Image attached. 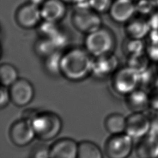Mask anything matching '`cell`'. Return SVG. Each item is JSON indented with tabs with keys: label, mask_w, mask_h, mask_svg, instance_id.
<instances>
[{
	"label": "cell",
	"mask_w": 158,
	"mask_h": 158,
	"mask_svg": "<svg viewBox=\"0 0 158 158\" xmlns=\"http://www.w3.org/2000/svg\"><path fill=\"white\" fill-rule=\"evenodd\" d=\"M138 158H158V136L151 133L139 139L135 146Z\"/></svg>",
	"instance_id": "obj_16"
},
{
	"label": "cell",
	"mask_w": 158,
	"mask_h": 158,
	"mask_svg": "<svg viewBox=\"0 0 158 158\" xmlns=\"http://www.w3.org/2000/svg\"><path fill=\"white\" fill-rule=\"evenodd\" d=\"M108 12L113 21L125 24L136 14L135 1L132 0H114Z\"/></svg>",
	"instance_id": "obj_12"
},
{
	"label": "cell",
	"mask_w": 158,
	"mask_h": 158,
	"mask_svg": "<svg viewBox=\"0 0 158 158\" xmlns=\"http://www.w3.org/2000/svg\"><path fill=\"white\" fill-rule=\"evenodd\" d=\"M150 31L146 17L141 15L134 16L125 25V34L130 38L145 40Z\"/></svg>",
	"instance_id": "obj_15"
},
{
	"label": "cell",
	"mask_w": 158,
	"mask_h": 158,
	"mask_svg": "<svg viewBox=\"0 0 158 158\" xmlns=\"http://www.w3.org/2000/svg\"><path fill=\"white\" fill-rule=\"evenodd\" d=\"M115 45L113 33L102 26L86 35L84 40V48L93 57L112 53Z\"/></svg>",
	"instance_id": "obj_3"
},
{
	"label": "cell",
	"mask_w": 158,
	"mask_h": 158,
	"mask_svg": "<svg viewBox=\"0 0 158 158\" xmlns=\"http://www.w3.org/2000/svg\"><path fill=\"white\" fill-rule=\"evenodd\" d=\"M113 0H89L90 7L99 14L108 12Z\"/></svg>",
	"instance_id": "obj_30"
},
{
	"label": "cell",
	"mask_w": 158,
	"mask_h": 158,
	"mask_svg": "<svg viewBox=\"0 0 158 158\" xmlns=\"http://www.w3.org/2000/svg\"><path fill=\"white\" fill-rule=\"evenodd\" d=\"M132 1H136V0H132Z\"/></svg>",
	"instance_id": "obj_38"
},
{
	"label": "cell",
	"mask_w": 158,
	"mask_h": 158,
	"mask_svg": "<svg viewBox=\"0 0 158 158\" xmlns=\"http://www.w3.org/2000/svg\"><path fill=\"white\" fill-rule=\"evenodd\" d=\"M48 38L51 40L56 49L59 51H61V49L64 48L69 41L67 34L60 28Z\"/></svg>",
	"instance_id": "obj_28"
},
{
	"label": "cell",
	"mask_w": 158,
	"mask_h": 158,
	"mask_svg": "<svg viewBox=\"0 0 158 158\" xmlns=\"http://www.w3.org/2000/svg\"><path fill=\"white\" fill-rule=\"evenodd\" d=\"M40 110L34 107H30L25 109L21 115V118L31 121V120L39 112Z\"/></svg>",
	"instance_id": "obj_33"
},
{
	"label": "cell",
	"mask_w": 158,
	"mask_h": 158,
	"mask_svg": "<svg viewBox=\"0 0 158 158\" xmlns=\"http://www.w3.org/2000/svg\"><path fill=\"white\" fill-rule=\"evenodd\" d=\"M9 135L11 142L19 148L28 146L36 138L30 121L22 118L12 123Z\"/></svg>",
	"instance_id": "obj_8"
},
{
	"label": "cell",
	"mask_w": 158,
	"mask_h": 158,
	"mask_svg": "<svg viewBox=\"0 0 158 158\" xmlns=\"http://www.w3.org/2000/svg\"><path fill=\"white\" fill-rule=\"evenodd\" d=\"M62 54L61 51H57L43 59L44 69L50 75H60V65Z\"/></svg>",
	"instance_id": "obj_23"
},
{
	"label": "cell",
	"mask_w": 158,
	"mask_h": 158,
	"mask_svg": "<svg viewBox=\"0 0 158 158\" xmlns=\"http://www.w3.org/2000/svg\"><path fill=\"white\" fill-rule=\"evenodd\" d=\"M34 51L38 56L44 59L59 50L56 49L49 38L41 37L35 43Z\"/></svg>",
	"instance_id": "obj_24"
},
{
	"label": "cell",
	"mask_w": 158,
	"mask_h": 158,
	"mask_svg": "<svg viewBox=\"0 0 158 158\" xmlns=\"http://www.w3.org/2000/svg\"><path fill=\"white\" fill-rule=\"evenodd\" d=\"M36 27L40 36L44 38L51 37L59 29L57 23L44 20H43V21H41Z\"/></svg>",
	"instance_id": "obj_26"
},
{
	"label": "cell",
	"mask_w": 158,
	"mask_h": 158,
	"mask_svg": "<svg viewBox=\"0 0 158 158\" xmlns=\"http://www.w3.org/2000/svg\"><path fill=\"white\" fill-rule=\"evenodd\" d=\"M46 0H29V2L35 6L40 7V6L44 3Z\"/></svg>",
	"instance_id": "obj_35"
},
{
	"label": "cell",
	"mask_w": 158,
	"mask_h": 158,
	"mask_svg": "<svg viewBox=\"0 0 158 158\" xmlns=\"http://www.w3.org/2000/svg\"><path fill=\"white\" fill-rule=\"evenodd\" d=\"M139 74L125 65L118 67L111 77V85L117 94L127 96L139 87Z\"/></svg>",
	"instance_id": "obj_4"
},
{
	"label": "cell",
	"mask_w": 158,
	"mask_h": 158,
	"mask_svg": "<svg viewBox=\"0 0 158 158\" xmlns=\"http://www.w3.org/2000/svg\"><path fill=\"white\" fill-rule=\"evenodd\" d=\"M118 69V60L113 52L93 57L91 75L98 79L112 77Z\"/></svg>",
	"instance_id": "obj_10"
},
{
	"label": "cell",
	"mask_w": 158,
	"mask_h": 158,
	"mask_svg": "<svg viewBox=\"0 0 158 158\" xmlns=\"http://www.w3.org/2000/svg\"><path fill=\"white\" fill-rule=\"evenodd\" d=\"M17 68L11 64L2 63L0 66V80L1 86L9 88L19 79Z\"/></svg>",
	"instance_id": "obj_20"
},
{
	"label": "cell",
	"mask_w": 158,
	"mask_h": 158,
	"mask_svg": "<svg viewBox=\"0 0 158 158\" xmlns=\"http://www.w3.org/2000/svg\"><path fill=\"white\" fill-rule=\"evenodd\" d=\"M127 117L119 113L108 115L104 122L106 131L110 135H117L125 132Z\"/></svg>",
	"instance_id": "obj_18"
},
{
	"label": "cell",
	"mask_w": 158,
	"mask_h": 158,
	"mask_svg": "<svg viewBox=\"0 0 158 158\" xmlns=\"http://www.w3.org/2000/svg\"><path fill=\"white\" fill-rule=\"evenodd\" d=\"M93 57L85 48H73L62 52L60 71L66 80L78 82L91 75Z\"/></svg>",
	"instance_id": "obj_1"
},
{
	"label": "cell",
	"mask_w": 158,
	"mask_h": 158,
	"mask_svg": "<svg viewBox=\"0 0 158 158\" xmlns=\"http://www.w3.org/2000/svg\"><path fill=\"white\" fill-rule=\"evenodd\" d=\"M151 30H158V7H157L147 17Z\"/></svg>",
	"instance_id": "obj_32"
},
{
	"label": "cell",
	"mask_w": 158,
	"mask_h": 158,
	"mask_svg": "<svg viewBox=\"0 0 158 158\" xmlns=\"http://www.w3.org/2000/svg\"><path fill=\"white\" fill-rule=\"evenodd\" d=\"M42 20L58 23L65 15L66 3L62 0H46L40 6Z\"/></svg>",
	"instance_id": "obj_14"
},
{
	"label": "cell",
	"mask_w": 158,
	"mask_h": 158,
	"mask_svg": "<svg viewBox=\"0 0 158 158\" xmlns=\"http://www.w3.org/2000/svg\"><path fill=\"white\" fill-rule=\"evenodd\" d=\"M153 2H154V4L158 7V0H151Z\"/></svg>",
	"instance_id": "obj_36"
},
{
	"label": "cell",
	"mask_w": 158,
	"mask_h": 158,
	"mask_svg": "<svg viewBox=\"0 0 158 158\" xmlns=\"http://www.w3.org/2000/svg\"><path fill=\"white\" fill-rule=\"evenodd\" d=\"M78 158H103V153L95 143L83 140L78 143Z\"/></svg>",
	"instance_id": "obj_19"
},
{
	"label": "cell",
	"mask_w": 158,
	"mask_h": 158,
	"mask_svg": "<svg viewBox=\"0 0 158 158\" xmlns=\"http://www.w3.org/2000/svg\"><path fill=\"white\" fill-rule=\"evenodd\" d=\"M156 69H157V73H158V63L156 64Z\"/></svg>",
	"instance_id": "obj_37"
},
{
	"label": "cell",
	"mask_w": 158,
	"mask_h": 158,
	"mask_svg": "<svg viewBox=\"0 0 158 158\" xmlns=\"http://www.w3.org/2000/svg\"><path fill=\"white\" fill-rule=\"evenodd\" d=\"M29 158H50L49 146L44 143L36 144L31 149Z\"/></svg>",
	"instance_id": "obj_29"
},
{
	"label": "cell",
	"mask_w": 158,
	"mask_h": 158,
	"mask_svg": "<svg viewBox=\"0 0 158 158\" xmlns=\"http://www.w3.org/2000/svg\"><path fill=\"white\" fill-rule=\"evenodd\" d=\"M30 122L36 138L43 143L56 138L60 133L63 127L60 116L50 110H40Z\"/></svg>",
	"instance_id": "obj_2"
},
{
	"label": "cell",
	"mask_w": 158,
	"mask_h": 158,
	"mask_svg": "<svg viewBox=\"0 0 158 158\" xmlns=\"http://www.w3.org/2000/svg\"><path fill=\"white\" fill-rule=\"evenodd\" d=\"M157 78L158 73L156 66L155 68L152 69V65H151L148 69L139 74V88L149 92V91L153 87Z\"/></svg>",
	"instance_id": "obj_25"
},
{
	"label": "cell",
	"mask_w": 158,
	"mask_h": 158,
	"mask_svg": "<svg viewBox=\"0 0 158 158\" xmlns=\"http://www.w3.org/2000/svg\"><path fill=\"white\" fill-rule=\"evenodd\" d=\"M9 90L11 102L19 107L28 105L33 101L35 94L33 85L25 78H19L9 87Z\"/></svg>",
	"instance_id": "obj_7"
},
{
	"label": "cell",
	"mask_w": 158,
	"mask_h": 158,
	"mask_svg": "<svg viewBox=\"0 0 158 158\" xmlns=\"http://www.w3.org/2000/svg\"><path fill=\"white\" fill-rule=\"evenodd\" d=\"M15 20L18 25L23 28L36 27L42 20L40 7L30 2L22 5L17 10Z\"/></svg>",
	"instance_id": "obj_11"
},
{
	"label": "cell",
	"mask_w": 158,
	"mask_h": 158,
	"mask_svg": "<svg viewBox=\"0 0 158 158\" xmlns=\"http://www.w3.org/2000/svg\"><path fill=\"white\" fill-rule=\"evenodd\" d=\"M104 150L107 158H128L133 150V138L125 132L110 135L105 142Z\"/></svg>",
	"instance_id": "obj_6"
},
{
	"label": "cell",
	"mask_w": 158,
	"mask_h": 158,
	"mask_svg": "<svg viewBox=\"0 0 158 158\" xmlns=\"http://www.w3.org/2000/svg\"><path fill=\"white\" fill-rule=\"evenodd\" d=\"M146 41L127 37L122 44V51L127 57L145 52Z\"/></svg>",
	"instance_id": "obj_21"
},
{
	"label": "cell",
	"mask_w": 158,
	"mask_h": 158,
	"mask_svg": "<svg viewBox=\"0 0 158 158\" xmlns=\"http://www.w3.org/2000/svg\"><path fill=\"white\" fill-rule=\"evenodd\" d=\"M125 102L132 112H144L150 108L148 91L138 88L125 96Z\"/></svg>",
	"instance_id": "obj_17"
},
{
	"label": "cell",
	"mask_w": 158,
	"mask_h": 158,
	"mask_svg": "<svg viewBox=\"0 0 158 158\" xmlns=\"http://www.w3.org/2000/svg\"><path fill=\"white\" fill-rule=\"evenodd\" d=\"M11 102L9 88L1 86L0 90V107L1 109L6 108Z\"/></svg>",
	"instance_id": "obj_31"
},
{
	"label": "cell",
	"mask_w": 158,
	"mask_h": 158,
	"mask_svg": "<svg viewBox=\"0 0 158 158\" xmlns=\"http://www.w3.org/2000/svg\"><path fill=\"white\" fill-rule=\"evenodd\" d=\"M151 62L146 52H143L128 57L126 65L140 74L150 67Z\"/></svg>",
	"instance_id": "obj_22"
},
{
	"label": "cell",
	"mask_w": 158,
	"mask_h": 158,
	"mask_svg": "<svg viewBox=\"0 0 158 158\" xmlns=\"http://www.w3.org/2000/svg\"><path fill=\"white\" fill-rule=\"evenodd\" d=\"M135 4L136 14L145 17L157 7L151 0H136L135 1Z\"/></svg>",
	"instance_id": "obj_27"
},
{
	"label": "cell",
	"mask_w": 158,
	"mask_h": 158,
	"mask_svg": "<svg viewBox=\"0 0 158 158\" xmlns=\"http://www.w3.org/2000/svg\"><path fill=\"white\" fill-rule=\"evenodd\" d=\"M66 4H71L73 6L80 4H85L89 2V0H62Z\"/></svg>",
	"instance_id": "obj_34"
},
{
	"label": "cell",
	"mask_w": 158,
	"mask_h": 158,
	"mask_svg": "<svg viewBox=\"0 0 158 158\" xmlns=\"http://www.w3.org/2000/svg\"><path fill=\"white\" fill-rule=\"evenodd\" d=\"M151 128V119L144 112H132L127 117L125 133L133 139L148 135Z\"/></svg>",
	"instance_id": "obj_9"
},
{
	"label": "cell",
	"mask_w": 158,
	"mask_h": 158,
	"mask_svg": "<svg viewBox=\"0 0 158 158\" xmlns=\"http://www.w3.org/2000/svg\"><path fill=\"white\" fill-rule=\"evenodd\" d=\"M78 143L70 138L55 141L49 146L50 158H78Z\"/></svg>",
	"instance_id": "obj_13"
},
{
	"label": "cell",
	"mask_w": 158,
	"mask_h": 158,
	"mask_svg": "<svg viewBox=\"0 0 158 158\" xmlns=\"http://www.w3.org/2000/svg\"><path fill=\"white\" fill-rule=\"evenodd\" d=\"M71 20L73 27L78 31L86 35L102 26L99 14L91 7L74 8Z\"/></svg>",
	"instance_id": "obj_5"
}]
</instances>
